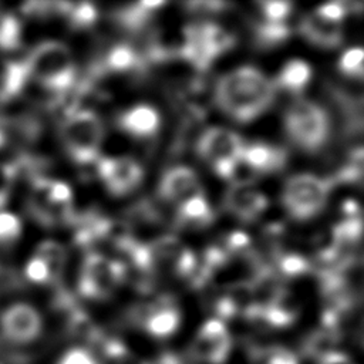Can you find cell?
Segmentation results:
<instances>
[{
  "label": "cell",
  "mask_w": 364,
  "mask_h": 364,
  "mask_svg": "<svg viewBox=\"0 0 364 364\" xmlns=\"http://www.w3.org/2000/svg\"><path fill=\"white\" fill-rule=\"evenodd\" d=\"M260 7L269 23H284L291 11V3L289 1H262Z\"/></svg>",
  "instance_id": "cell-29"
},
{
  "label": "cell",
  "mask_w": 364,
  "mask_h": 364,
  "mask_svg": "<svg viewBox=\"0 0 364 364\" xmlns=\"http://www.w3.org/2000/svg\"><path fill=\"white\" fill-rule=\"evenodd\" d=\"M28 74L48 91H67L75 81L70 50L58 41L40 43L26 60Z\"/></svg>",
  "instance_id": "cell-2"
},
{
  "label": "cell",
  "mask_w": 364,
  "mask_h": 364,
  "mask_svg": "<svg viewBox=\"0 0 364 364\" xmlns=\"http://www.w3.org/2000/svg\"><path fill=\"white\" fill-rule=\"evenodd\" d=\"M161 6H164V1H141L124 7L117 13V17L125 28L138 30L148 21L154 10Z\"/></svg>",
  "instance_id": "cell-21"
},
{
  "label": "cell",
  "mask_w": 364,
  "mask_h": 364,
  "mask_svg": "<svg viewBox=\"0 0 364 364\" xmlns=\"http://www.w3.org/2000/svg\"><path fill=\"white\" fill-rule=\"evenodd\" d=\"M21 24L10 13L3 11L0 16V48L13 50L20 44Z\"/></svg>",
  "instance_id": "cell-24"
},
{
  "label": "cell",
  "mask_w": 364,
  "mask_h": 364,
  "mask_svg": "<svg viewBox=\"0 0 364 364\" xmlns=\"http://www.w3.org/2000/svg\"><path fill=\"white\" fill-rule=\"evenodd\" d=\"M149 364H188L182 355L172 353V351H166L159 354L154 361H151Z\"/></svg>",
  "instance_id": "cell-36"
},
{
  "label": "cell",
  "mask_w": 364,
  "mask_h": 364,
  "mask_svg": "<svg viewBox=\"0 0 364 364\" xmlns=\"http://www.w3.org/2000/svg\"><path fill=\"white\" fill-rule=\"evenodd\" d=\"M243 148L245 144L236 132L220 127L206 129L198 142L200 156L210 164L216 173L226 179L236 173Z\"/></svg>",
  "instance_id": "cell-6"
},
{
  "label": "cell",
  "mask_w": 364,
  "mask_h": 364,
  "mask_svg": "<svg viewBox=\"0 0 364 364\" xmlns=\"http://www.w3.org/2000/svg\"><path fill=\"white\" fill-rule=\"evenodd\" d=\"M124 276V263L111 260L100 253H90L84 260L78 280L80 294L90 299H105Z\"/></svg>",
  "instance_id": "cell-7"
},
{
  "label": "cell",
  "mask_w": 364,
  "mask_h": 364,
  "mask_svg": "<svg viewBox=\"0 0 364 364\" xmlns=\"http://www.w3.org/2000/svg\"><path fill=\"white\" fill-rule=\"evenodd\" d=\"M149 336L155 338H168L176 333L181 324V311L168 300H159L154 304L139 309L131 317Z\"/></svg>",
  "instance_id": "cell-11"
},
{
  "label": "cell",
  "mask_w": 364,
  "mask_h": 364,
  "mask_svg": "<svg viewBox=\"0 0 364 364\" xmlns=\"http://www.w3.org/2000/svg\"><path fill=\"white\" fill-rule=\"evenodd\" d=\"M178 216L182 222L189 223V225H195V226H203L208 225L212 218V209L206 200V198L203 196V193L193 196L191 199H188L186 202L179 205L178 209Z\"/></svg>",
  "instance_id": "cell-20"
},
{
  "label": "cell",
  "mask_w": 364,
  "mask_h": 364,
  "mask_svg": "<svg viewBox=\"0 0 364 364\" xmlns=\"http://www.w3.org/2000/svg\"><path fill=\"white\" fill-rule=\"evenodd\" d=\"M138 55L135 50L127 44H118L109 50L105 63L112 71H128L136 65Z\"/></svg>",
  "instance_id": "cell-23"
},
{
  "label": "cell",
  "mask_w": 364,
  "mask_h": 364,
  "mask_svg": "<svg viewBox=\"0 0 364 364\" xmlns=\"http://www.w3.org/2000/svg\"><path fill=\"white\" fill-rule=\"evenodd\" d=\"M290 31L286 23H269L264 21L257 27L256 38L262 46H273L282 43L286 37H289Z\"/></svg>",
  "instance_id": "cell-25"
},
{
  "label": "cell",
  "mask_w": 364,
  "mask_h": 364,
  "mask_svg": "<svg viewBox=\"0 0 364 364\" xmlns=\"http://www.w3.org/2000/svg\"><path fill=\"white\" fill-rule=\"evenodd\" d=\"M151 266L169 269L178 276H192L196 269L193 253L186 249L176 237H161L146 246Z\"/></svg>",
  "instance_id": "cell-10"
},
{
  "label": "cell",
  "mask_w": 364,
  "mask_h": 364,
  "mask_svg": "<svg viewBox=\"0 0 364 364\" xmlns=\"http://www.w3.org/2000/svg\"><path fill=\"white\" fill-rule=\"evenodd\" d=\"M330 189V181L310 173H300L287 179L282 200L291 218L306 220L321 212L327 203Z\"/></svg>",
  "instance_id": "cell-5"
},
{
  "label": "cell",
  "mask_w": 364,
  "mask_h": 364,
  "mask_svg": "<svg viewBox=\"0 0 364 364\" xmlns=\"http://www.w3.org/2000/svg\"><path fill=\"white\" fill-rule=\"evenodd\" d=\"M186 6L196 13H215L226 7V4L222 1H192V3H188Z\"/></svg>",
  "instance_id": "cell-35"
},
{
  "label": "cell",
  "mask_w": 364,
  "mask_h": 364,
  "mask_svg": "<svg viewBox=\"0 0 364 364\" xmlns=\"http://www.w3.org/2000/svg\"><path fill=\"white\" fill-rule=\"evenodd\" d=\"M119 127L131 134L132 136L146 138L156 134L161 118L155 108L151 105H135L128 111L122 112L118 119Z\"/></svg>",
  "instance_id": "cell-17"
},
{
  "label": "cell",
  "mask_w": 364,
  "mask_h": 364,
  "mask_svg": "<svg viewBox=\"0 0 364 364\" xmlns=\"http://www.w3.org/2000/svg\"><path fill=\"white\" fill-rule=\"evenodd\" d=\"M280 267H282L284 274H287V276H297V274H301V273L307 272L309 264H307V262L301 256H299V255H289V256H284L282 259Z\"/></svg>",
  "instance_id": "cell-32"
},
{
  "label": "cell",
  "mask_w": 364,
  "mask_h": 364,
  "mask_svg": "<svg viewBox=\"0 0 364 364\" xmlns=\"http://www.w3.org/2000/svg\"><path fill=\"white\" fill-rule=\"evenodd\" d=\"M1 13H3V11H1V10H0V16H1Z\"/></svg>",
  "instance_id": "cell-40"
},
{
  "label": "cell",
  "mask_w": 364,
  "mask_h": 364,
  "mask_svg": "<svg viewBox=\"0 0 364 364\" xmlns=\"http://www.w3.org/2000/svg\"><path fill=\"white\" fill-rule=\"evenodd\" d=\"M311 78V68L301 60H291L283 65L277 82L290 92H300Z\"/></svg>",
  "instance_id": "cell-19"
},
{
  "label": "cell",
  "mask_w": 364,
  "mask_h": 364,
  "mask_svg": "<svg viewBox=\"0 0 364 364\" xmlns=\"http://www.w3.org/2000/svg\"><path fill=\"white\" fill-rule=\"evenodd\" d=\"M16 169L9 164H0V208L7 202Z\"/></svg>",
  "instance_id": "cell-33"
},
{
  "label": "cell",
  "mask_w": 364,
  "mask_h": 364,
  "mask_svg": "<svg viewBox=\"0 0 364 364\" xmlns=\"http://www.w3.org/2000/svg\"><path fill=\"white\" fill-rule=\"evenodd\" d=\"M67 14L70 16L71 24L78 28L88 27L97 20V10L91 3L73 4Z\"/></svg>",
  "instance_id": "cell-27"
},
{
  "label": "cell",
  "mask_w": 364,
  "mask_h": 364,
  "mask_svg": "<svg viewBox=\"0 0 364 364\" xmlns=\"http://www.w3.org/2000/svg\"><path fill=\"white\" fill-rule=\"evenodd\" d=\"M36 256H38L48 267L51 282L58 280L63 273V267H64V262H65L64 247L53 240H47V242H43L37 247Z\"/></svg>",
  "instance_id": "cell-22"
},
{
  "label": "cell",
  "mask_w": 364,
  "mask_h": 364,
  "mask_svg": "<svg viewBox=\"0 0 364 364\" xmlns=\"http://www.w3.org/2000/svg\"><path fill=\"white\" fill-rule=\"evenodd\" d=\"M225 205L235 216L253 220L266 209L267 198L250 181H239L226 192Z\"/></svg>",
  "instance_id": "cell-13"
},
{
  "label": "cell",
  "mask_w": 364,
  "mask_h": 364,
  "mask_svg": "<svg viewBox=\"0 0 364 364\" xmlns=\"http://www.w3.org/2000/svg\"><path fill=\"white\" fill-rule=\"evenodd\" d=\"M243 162L252 172H277L287 162V154L284 149L264 142H255L245 145L240 156Z\"/></svg>",
  "instance_id": "cell-15"
},
{
  "label": "cell",
  "mask_w": 364,
  "mask_h": 364,
  "mask_svg": "<svg viewBox=\"0 0 364 364\" xmlns=\"http://www.w3.org/2000/svg\"><path fill=\"white\" fill-rule=\"evenodd\" d=\"M320 364H354L350 357L344 353L340 351H333L327 355H324L323 358H320Z\"/></svg>",
  "instance_id": "cell-37"
},
{
  "label": "cell",
  "mask_w": 364,
  "mask_h": 364,
  "mask_svg": "<svg viewBox=\"0 0 364 364\" xmlns=\"http://www.w3.org/2000/svg\"><path fill=\"white\" fill-rule=\"evenodd\" d=\"M159 193L164 199L178 203L198 196L202 192L196 173L188 166H173L161 179Z\"/></svg>",
  "instance_id": "cell-14"
},
{
  "label": "cell",
  "mask_w": 364,
  "mask_h": 364,
  "mask_svg": "<svg viewBox=\"0 0 364 364\" xmlns=\"http://www.w3.org/2000/svg\"><path fill=\"white\" fill-rule=\"evenodd\" d=\"M4 142H6V135H4V132L0 128V148L4 145Z\"/></svg>",
  "instance_id": "cell-39"
},
{
  "label": "cell",
  "mask_w": 364,
  "mask_h": 364,
  "mask_svg": "<svg viewBox=\"0 0 364 364\" xmlns=\"http://www.w3.org/2000/svg\"><path fill=\"white\" fill-rule=\"evenodd\" d=\"M61 141L67 154L78 164H90L97 159L102 142V122L90 109L68 114L60 127Z\"/></svg>",
  "instance_id": "cell-4"
},
{
  "label": "cell",
  "mask_w": 364,
  "mask_h": 364,
  "mask_svg": "<svg viewBox=\"0 0 364 364\" xmlns=\"http://www.w3.org/2000/svg\"><path fill=\"white\" fill-rule=\"evenodd\" d=\"M316 11H317L321 17H324V18H327V20H330V21H334V23H343V18H344V16H346L344 4L337 3V1H336V3L324 4V6L318 7V9H316Z\"/></svg>",
  "instance_id": "cell-34"
},
{
  "label": "cell",
  "mask_w": 364,
  "mask_h": 364,
  "mask_svg": "<svg viewBox=\"0 0 364 364\" xmlns=\"http://www.w3.org/2000/svg\"><path fill=\"white\" fill-rule=\"evenodd\" d=\"M0 364H3V363H1V361H0Z\"/></svg>",
  "instance_id": "cell-41"
},
{
  "label": "cell",
  "mask_w": 364,
  "mask_h": 364,
  "mask_svg": "<svg viewBox=\"0 0 364 364\" xmlns=\"http://www.w3.org/2000/svg\"><path fill=\"white\" fill-rule=\"evenodd\" d=\"M57 364H98L91 350L85 347H73L67 350Z\"/></svg>",
  "instance_id": "cell-30"
},
{
  "label": "cell",
  "mask_w": 364,
  "mask_h": 364,
  "mask_svg": "<svg viewBox=\"0 0 364 364\" xmlns=\"http://www.w3.org/2000/svg\"><path fill=\"white\" fill-rule=\"evenodd\" d=\"M30 78L26 61H4L0 65V101L18 95Z\"/></svg>",
  "instance_id": "cell-18"
},
{
  "label": "cell",
  "mask_w": 364,
  "mask_h": 364,
  "mask_svg": "<svg viewBox=\"0 0 364 364\" xmlns=\"http://www.w3.org/2000/svg\"><path fill=\"white\" fill-rule=\"evenodd\" d=\"M363 48L354 47L347 50L340 61H338V68L350 77H361L363 74Z\"/></svg>",
  "instance_id": "cell-26"
},
{
  "label": "cell",
  "mask_w": 364,
  "mask_h": 364,
  "mask_svg": "<svg viewBox=\"0 0 364 364\" xmlns=\"http://www.w3.org/2000/svg\"><path fill=\"white\" fill-rule=\"evenodd\" d=\"M247 243H249V237L242 232H236L229 237V246L235 250L245 247Z\"/></svg>",
  "instance_id": "cell-38"
},
{
  "label": "cell",
  "mask_w": 364,
  "mask_h": 364,
  "mask_svg": "<svg viewBox=\"0 0 364 364\" xmlns=\"http://www.w3.org/2000/svg\"><path fill=\"white\" fill-rule=\"evenodd\" d=\"M300 31L310 43L327 48L338 46L343 40L341 23L330 21L316 10L301 20Z\"/></svg>",
  "instance_id": "cell-16"
},
{
  "label": "cell",
  "mask_w": 364,
  "mask_h": 364,
  "mask_svg": "<svg viewBox=\"0 0 364 364\" xmlns=\"http://www.w3.org/2000/svg\"><path fill=\"white\" fill-rule=\"evenodd\" d=\"M21 233L20 219L10 212H0V243L14 242Z\"/></svg>",
  "instance_id": "cell-28"
},
{
  "label": "cell",
  "mask_w": 364,
  "mask_h": 364,
  "mask_svg": "<svg viewBox=\"0 0 364 364\" xmlns=\"http://www.w3.org/2000/svg\"><path fill=\"white\" fill-rule=\"evenodd\" d=\"M0 330L7 341L27 344L41 334L43 320L33 306L27 303H16L3 311L0 317Z\"/></svg>",
  "instance_id": "cell-9"
},
{
  "label": "cell",
  "mask_w": 364,
  "mask_h": 364,
  "mask_svg": "<svg viewBox=\"0 0 364 364\" xmlns=\"http://www.w3.org/2000/svg\"><path fill=\"white\" fill-rule=\"evenodd\" d=\"M98 173L112 195H127L142 181V168L131 158H102Z\"/></svg>",
  "instance_id": "cell-12"
},
{
  "label": "cell",
  "mask_w": 364,
  "mask_h": 364,
  "mask_svg": "<svg viewBox=\"0 0 364 364\" xmlns=\"http://www.w3.org/2000/svg\"><path fill=\"white\" fill-rule=\"evenodd\" d=\"M215 98L226 115L237 122H249L272 105L274 85L255 67H240L219 80Z\"/></svg>",
  "instance_id": "cell-1"
},
{
  "label": "cell",
  "mask_w": 364,
  "mask_h": 364,
  "mask_svg": "<svg viewBox=\"0 0 364 364\" xmlns=\"http://www.w3.org/2000/svg\"><path fill=\"white\" fill-rule=\"evenodd\" d=\"M284 128L294 145L316 152L328 138L330 122L320 105L307 100H296L284 114Z\"/></svg>",
  "instance_id": "cell-3"
},
{
  "label": "cell",
  "mask_w": 364,
  "mask_h": 364,
  "mask_svg": "<svg viewBox=\"0 0 364 364\" xmlns=\"http://www.w3.org/2000/svg\"><path fill=\"white\" fill-rule=\"evenodd\" d=\"M232 348L230 334L222 320L209 318L198 330L189 354L200 364H225Z\"/></svg>",
  "instance_id": "cell-8"
},
{
  "label": "cell",
  "mask_w": 364,
  "mask_h": 364,
  "mask_svg": "<svg viewBox=\"0 0 364 364\" xmlns=\"http://www.w3.org/2000/svg\"><path fill=\"white\" fill-rule=\"evenodd\" d=\"M26 276L28 280L34 282V283H47L51 282L50 277V272L48 267L46 266V263L38 257V256H33L28 263L26 264Z\"/></svg>",
  "instance_id": "cell-31"
}]
</instances>
